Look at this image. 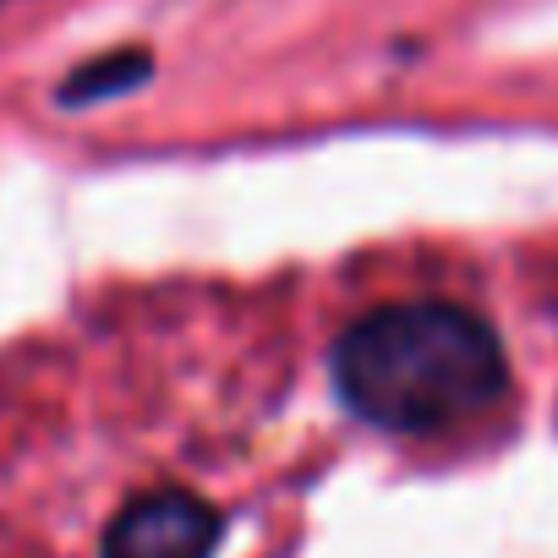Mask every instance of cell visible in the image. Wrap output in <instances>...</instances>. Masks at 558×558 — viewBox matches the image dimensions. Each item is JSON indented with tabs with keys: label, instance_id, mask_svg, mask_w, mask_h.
Returning a JSON list of instances; mask_svg holds the SVG:
<instances>
[{
	"label": "cell",
	"instance_id": "2",
	"mask_svg": "<svg viewBox=\"0 0 558 558\" xmlns=\"http://www.w3.org/2000/svg\"><path fill=\"white\" fill-rule=\"evenodd\" d=\"M219 514L197 493H143L105 531V558H208Z\"/></svg>",
	"mask_w": 558,
	"mask_h": 558
},
{
	"label": "cell",
	"instance_id": "3",
	"mask_svg": "<svg viewBox=\"0 0 558 558\" xmlns=\"http://www.w3.org/2000/svg\"><path fill=\"white\" fill-rule=\"evenodd\" d=\"M143 77H148V56H137V50H121V56H105V61L83 66L77 77H66L61 99H66V105H94V99L126 94V88H132V83H143Z\"/></svg>",
	"mask_w": 558,
	"mask_h": 558
},
{
	"label": "cell",
	"instance_id": "1",
	"mask_svg": "<svg viewBox=\"0 0 558 558\" xmlns=\"http://www.w3.org/2000/svg\"><path fill=\"white\" fill-rule=\"evenodd\" d=\"M345 405L389 433H433L476 416L509 384L498 335L449 302H405L345 329L335 351Z\"/></svg>",
	"mask_w": 558,
	"mask_h": 558
}]
</instances>
